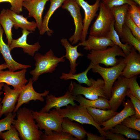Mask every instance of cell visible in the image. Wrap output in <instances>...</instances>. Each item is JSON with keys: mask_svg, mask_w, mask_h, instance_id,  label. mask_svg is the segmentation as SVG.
I'll return each instance as SVG.
<instances>
[{"mask_svg": "<svg viewBox=\"0 0 140 140\" xmlns=\"http://www.w3.org/2000/svg\"><path fill=\"white\" fill-rule=\"evenodd\" d=\"M16 116V113L11 112L8 114L5 118L0 120V133L11 128L12 122Z\"/></svg>", "mask_w": 140, "mask_h": 140, "instance_id": "cell-36", "label": "cell"}, {"mask_svg": "<svg viewBox=\"0 0 140 140\" xmlns=\"http://www.w3.org/2000/svg\"><path fill=\"white\" fill-rule=\"evenodd\" d=\"M138 5L140 6V0H132Z\"/></svg>", "mask_w": 140, "mask_h": 140, "instance_id": "cell-47", "label": "cell"}, {"mask_svg": "<svg viewBox=\"0 0 140 140\" xmlns=\"http://www.w3.org/2000/svg\"><path fill=\"white\" fill-rule=\"evenodd\" d=\"M106 135L105 138L106 139L111 140H128L123 135L118 133H113L111 132L109 130L105 131Z\"/></svg>", "mask_w": 140, "mask_h": 140, "instance_id": "cell-44", "label": "cell"}, {"mask_svg": "<svg viewBox=\"0 0 140 140\" xmlns=\"http://www.w3.org/2000/svg\"><path fill=\"white\" fill-rule=\"evenodd\" d=\"M33 81L30 78L28 83L22 87L13 112L16 113L20 107L23 104H27L31 101L39 100L41 102L44 101V97L46 96L49 93V90H45L42 93L36 92L34 89Z\"/></svg>", "mask_w": 140, "mask_h": 140, "instance_id": "cell-11", "label": "cell"}, {"mask_svg": "<svg viewBox=\"0 0 140 140\" xmlns=\"http://www.w3.org/2000/svg\"><path fill=\"white\" fill-rule=\"evenodd\" d=\"M129 6L128 4H125L114 6L110 9L114 18L115 29L120 37L123 26L125 24Z\"/></svg>", "mask_w": 140, "mask_h": 140, "instance_id": "cell-25", "label": "cell"}, {"mask_svg": "<svg viewBox=\"0 0 140 140\" xmlns=\"http://www.w3.org/2000/svg\"><path fill=\"white\" fill-rule=\"evenodd\" d=\"M3 93V92L0 91V96ZM1 100H2V99L0 98V113L2 107V105L0 103V102H1Z\"/></svg>", "mask_w": 140, "mask_h": 140, "instance_id": "cell-48", "label": "cell"}, {"mask_svg": "<svg viewBox=\"0 0 140 140\" xmlns=\"http://www.w3.org/2000/svg\"><path fill=\"white\" fill-rule=\"evenodd\" d=\"M99 8L98 15L91 27L89 34L94 36L106 37L112 23L115 21L114 18L110 10L102 1Z\"/></svg>", "mask_w": 140, "mask_h": 140, "instance_id": "cell-7", "label": "cell"}, {"mask_svg": "<svg viewBox=\"0 0 140 140\" xmlns=\"http://www.w3.org/2000/svg\"><path fill=\"white\" fill-rule=\"evenodd\" d=\"M133 47L129 54L124 58L125 66L120 75L127 78L140 74V54Z\"/></svg>", "mask_w": 140, "mask_h": 140, "instance_id": "cell-13", "label": "cell"}, {"mask_svg": "<svg viewBox=\"0 0 140 140\" xmlns=\"http://www.w3.org/2000/svg\"><path fill=\"white\" fill-rule=\"evenodd\" d=\"M65 0H49L50 2V8L43 20L41 30L39 31L40 35H43L47 33L48 35L50 36L53 33V31L48 27L49 20L54 12L62 6Z\"/></svg>", "mask_w": 140, "mask_h": 140, "instance_id": "cell-27", "label": "cell"}, {"mask_svg": "<svg viewBox=\"0 0 140 140\" xmlns=\"http://www.w3.org/2000/svg\"><path fill=\"white\" fill-rule=\"evenodd\" d=\"M4 85V83H0V90L2 89Z\"/></svg>", "mask_w": 140, "mask_h": 140, "instance_id": "cell-49", "label": "cell"}, {"mask_svg": "<svg viewBox=\"0 0 140 140\" xmlns=\"http://www.w3.org/2000/svg\"><path fill=\"white\" fill-rule=\"evenodd\" d=\"M75 96L72 95L69 91H67L63 96L59 97L52 94L48 95L46 96V104L40 111L48 113L53 108L58 110L61 107L69 104L74 106L76 104L74 101Z\"/></svg>", "mask_w": 140, "mask_h": 140, "instance_id": "cell-15", "label": "cell"}, {"mask_svg": "<svg viewBox=\"0 0 140 140\" xmlns=\"http://www.w3.org/2000/svg\"><path fill=\"white\" fill-rule=\"evenodd\" d=\"M26 72V68L16 72L1 70L0 83L12 86L15 89H20L28 82L25 77Z\"/></svg>", "mask_w": 140, "mask_h": 140, "instance_id": "cell-14", "label": "cell"}, {"mask_svg": "<svg viewBox=\"0 0 140 140\" xmlns=\"http://www.w3.org/2000/svg\"><path fill=\"white\" fill-rule=\"evenodd\" d=\"M61 7L68 11L73 19L75 30L69 40L73 45L76 44L81 40L83 28L80 6L76 0H65Z\"/></svg>", "mask_w": 140, "mask_h": 140, "instance_id": "cell-9", "label": "cell"}, {"mask_svg": "<svg viewBox=\"0 0 140 140\" xmlns=\"http://www.w3.org/2000/svg\"><path fill=\"white\" fill-rule=\"evenodd\" d=\"M19 137L18 132L13 125L6 131L0 133V139L3 140H20Z\"/></svg>", "mask_w": 140, "mask_h": 140, "instance_id": "cell-38", "label": "cell"}, {"mask_svg": "<svg viewBox=\"0 0 140 140\" xmlns=\"http://www.w3.org/2000/svg\"><path fill=\"white\" fill-rule=\"evenodd\" d=\"M114 84L109 101L111 109L116 111L125 100L129 90L128 79L120 76Z\"/></svg>", "mask_w": 140, "mask_h": 140, "instance_id": "cell-10", "label": "cell"}, {"mask_svg": "<svg viewBox=\"0 0 140 140\" xmlns=\"http://www.w3.org/2000/svg\"><path fill=\"white\" fill-rule=\"evenodd\" d=\"M76 1L79 6L83 9L85 13V17L83 20V30L80 40L81 42H82L86 40L89 27L96 15L101 1V0H96L94 4L90 5L84 0Z\"/></svg>", "mask_w": 140, "mask_h": 140, "instance_id": "cell-12", "label": "cell"}, {"mask_svg": "<svg viewBox=\"0 0 140 140\" xmlns=\"http://www.w3.org/2000/svg\"><path fill=\"white\" fill-rule=\"evenodd\" d=\"M92 64L90 62L89 65L84 71L78 74H72L70 73H68L63 72L60 79L65 80L70 79H74L76 80L80 83H84L88 86L92 85L91 81L89 79L87 76L88 71L92 69Z\"/></svg>", "mask_w": 140, "mask_h": 140, "instance_id": "cell-30", "label": "cell"}, {"mask_svg": "<svg viewBox=\"0 0 140 140\" xmlns=\"http://www.w3.org/2000/svg\"><path fill=\"white\" fill-rule=\"evenodd\" d=\"M22 87L19 89H12L8 85L4 84L3 90L4 95L1 103L2 104L0 117L3 115L6 116L9 113L13 112Z\"/></svg>", "mask_w": 140, "mask_h": 140, "instance_id": "cell-16", "label": "cell"}, {"mask_svg": "<svg viewBox=\"0 0 140 140\" xmlns=\"http://www.w3.org/2000/svg\"><path fill=\"white\" fill-rule=\"evenodd\" d=\"M74 100L86 108L92 107L103 110L111 109L109 100L103 97H99L96 99L92 100L87 99L80 95L75 96Z\"/></svg>", "mask_w": 140, "mask_h": 140, "instance_id": "cell-26", "label": "cell"}, {"mask_svg": "<svg viewBox=\"0 0 140 140\" xmlns=\"http://www.w3.org/2000/svg\"><path fill=\"white\" fill-rule=\"evenodd\" d=\"M115 21L112 23L110 30L106 37L110 39L115 45L120 47L126 56L130 53L132 46L125 43L123 44L121 41L120 37L115 29Z\"/></svg>", "mask_w": 140, "mask_h": 140, "instance_id": "cell-31", "label": "cell"}, {"mask_svg": "<svg viewBox=\"0 0 140 140\" xmlns=\"http://www.w3.org/2000/svg\"><path fill=\"white\" fill-rule=\"evenodd\" d=\"M122 104L124 108L121 111L102 124L101 125L103 126L102 129L104 131L110 130L116 125L121 124L127 117L135 114V110L131 100L127 99Z\"/></svg>", "mask_w": 140, "mask_h": 140, "instance_id": "cell-18", "label": "cell"}, {"mask_svg": "<svg viewBox=\"0 0 140 140\" xmlns=\"http://www.w3.org/2000/svg\"><path fill=\"white\" fill-rule=\"evenodd\" d=\"M87 140H105L106 139L104 137L100 136L92 133L87 132L86 133Z\"/></svg>", "mask_w": 140, "mask_h": 140, "instance_id": "cell-45", "label": "cell"}, {"mask_svg": "<svg viewBox=\"0 0 140 140\" xmlns=\"http://www.w3.org/2000/svg\"><path fill=\"white\" fill-rule=\"evenodd\" d=\"M127 14L140 28V6L134 4L129 5Z\"/></svg>", "mask_w": 140, "mask_h": 140, "instance_id": "cell-35", "label": "cell"}, {"mask_svg": "<svg viewBox=\"0 0 140 140\" xmlns=\"http://www.w3.org/2000/svg\"><path fill=\"white\" fill-rule=\"evenodd\" d=\"M34 119L40 130H44V134L49 135L53 131H62V124L63 118L55 109L48 112H38L31 110Z\"/></svg>", "mask_w": 140, "mask_h": 140, "instance_id": "cell-3", "label": "cell"}, {"mask_svg": "<svg viewBox=\"0 0 140 140\" xmlns=\"http://www.w3.org/2000/svg\"><path fill=\"white\" fill-rule=\"evenodd\" d=\"M90 79L92 85L88 87H84L80 84L71 81L69 86V91L73 95H83L86 98L90 100H96L100 96L107 98L104 93L103 80L98 79L95 80L93 78Z\"/></svg>", "mask_w": 140, "mask_h": 140, "instance_id": "cell-8", "label": "cell"}, {"mask_svg": "<svg viewBox=\"0 0 140 140\" xmlns=\"http://www.w3.org/2000/svg\"><path fill=\"white\" fill-rule=\"evenodd\" d=\"M8 68L7 66L5 63L0 65V71L3 70Z\"/></svg>", "mask_w": 140, "mask_h": 140, "instance_id": "cell-46", "label": "cell"}, {"mask_svg": "<svg viewBox=\"0 0 140 140\" xmlns=\"http://www.w3.org/2000/svg\"><path fill=\"white\" fill-rule=\"evenodd\" d=\"M42 140H78L70 134L62 131H53L50 134L46 135L43 134L41 137Z\"/></svg>", "mask_w": 140, "mask_h": 140, "instance_id": "cell-34", "label": "cell"}, {"mask_svg": "<svg viewBox=\"0 0 140 140\" xmlns=\"http://www.w3.org/2000/svg\"><path fill=\"white\" fill-rule=\"evenodd\" d=\"M24 0H0V3L9 2L10 4V9L16 13L20 14L23 11V4Z\"/></svg>", "mask_w": 140, "mask_h": 140, "instance_id": "cell-42", "label": "cell"}, {"mask_svg": "<svg viewBox=\"0 0 140 140\" xmlns=\"http://www.w3.org/2000/svg\"><path fill=\"white\" fill-rule=\"evenodd\" d=\"M80 46L84 47L86 50H101L108 47L115 45L109 38L106 37H98L89 35L88 39L79 43Z\"/></svg>", "mask_w": 140, "mask_h": 140, "instance_id": "cell-21", "label": "cell"}, {"mask_svg": "<svg viewBox=\"0 0 140 140\" xmlns=\"http://www.w3.org/2000/svg\"><path fill=\"white\" fill-rule=\"evenodd\" d=\"M120 38L122 41L132 46L140 53V40L134 36L125 24L122 27Z\"/></svg>", "mask_w": 140, "mask_h": 140, "instance_id": "cell-33", "label": "cell"}, {"mask_svg": "<svg viewBox=\"0 0 140 140\" xmlns=\"http://www.w3.org/2000/svg\"><path fill=\"white\" fill-rule=\"evenodd\" d=\"M6 12L14 23L13 26L16 29L19 28L22 30H26L29 31H34L37 27L36 22H30L27 18L23 15L17 13L10 9H6Z\"/></svg>", "mask_w": 140, "mask_h": 140, "instance_id": "cell-23", "label": "cell"}, {"mask_svg": "<svg viewBox=\"0 0 140 140\" xmlns=\"http://www.w3.org/2000/svg\"><path fill=\"white\" fill-rule=\"evenodd\" d=\"M109 131L112 133L120 134L128 138L140 139V134L137 130L128 127L121 124L116 125Z\"/></svg>", "mask_w": 140, "mask_h": 140, "instance_id": "cell-32", "label": "cell"}, {"mask_svg": "<svg viewBox=\"0 0 140 140\" xmlns=\"http://www.w3.org/2000/svg\"><path fill=\"white\" fill-rule=\"evenodd\" d=\"M62 127L63 132L70 134L78 140H82L85 138L87 131L83 126L67 117L63 118Z\"/></svg>", "mask_w": 140, "mask_h": 140, "instance_id": "cell-24", "label": "cell"}, {"mask_svg": "<svg viewBox=\"0 0 140 140\" xmlns=\"http://www.w3.org/2000/svg\"><path fill=\"white\" fill-rule=\"evenodd\" d=\"M87 109L94 121L100 126L118 113L111 109L103 110L92 107H88Z\"/></svg>", "mask_w": 140, "mask_h": 140, "instance_id": "cell-28", "label": "cell"}, {"mask_svg": "<svg viewBox=\"0 0 140 140\" xmlns=\"http://www.w3.org/2000/svg\"><path fill=\"white\" fill-rule=\"evenodd\" d=\"M60 42L62 45L65 47L66 50L65 58L69 60L70 63L69 73L75 74L76 72V67L79 64L76 63V60L79 57L83 55L77 51L78 47L80 45L79 43L76 45L73 46L69 43L67 39L65 38L61 39Z\"/></svg>", "mask_w": 140, "mask_h": 140, "instance_id": "cell-22", "label": "cell"}, {"mask_svg": "<svg viewBox=\"0 0 140 140\" xmlns=\"http://www.w3.org/2000/svg\"><path fill=\"white\" fill-rule=\"evenodd\" d=\"M125 66L124 58H120L117 64L110 67H103L99 64H92V72L99 74L103 79L104 82V93L107 99H110L114 84L120 76Z\"/></svg>", "mask_w": 140, "mask_h": 140, "instance_id": "cell-4", "label": "cell"}, {"mask_svg": "<svg viewBox=\"0 0 140 140\" xmlns=\"http://www.w3.org/2000/svg\"><path fill=\"white\" fill-rule=\"evenodd\" d=\"M127 96L129 97L133 105L135 111V116L137 118H140V100L133 96L129 92Z\"/></svg>", "mask_w": 140, "mask_h": 140, "instance_id": "cell-43", "label": "cell"}, {"mask_svg": "<svg viewBox=\"0 0 140 140\" xmlns=\"http://www.w3.org/2000/svg\"><path fill=\"white\" fill-rule=\"evenodd\" d=\"M57 110L63 118L67 117L72 121H75L82 124L92 125L98 130L100 136L105 137V132L94 121L85 107L80 104L74 106L69 104L66 106L65 108H60Z\"/></svg>", "mask_w": 140, "mask_h": 140, "instance_id": "cell-5", "label": "cell"}, {"mask_svg": "<svg viewBox=\"0 0 140 140\" xmlns=\"http://www.w3.org/2000/svg\"><path fill=\"white\" fill-rule=\"evenodd\" d=\"M14 24V23L7 14L6 9H3L0 13V25L4 32L9 46L13 39L12 31Z\"/></svg>", "mask_w": 140, "mask_h": 140, "instance_id": "cell-29", "label": "cell"}, {"mask_svg": "<svg viewBox=\"0 0 140 140\" xmlns=\"http://www.w3.org/2000/svg\"><path fill=\"white\" fill-rule=\"evenodd\" d=\"M102 2L110 9L114 6H120L126 4L129 5H137L132 0H102Z\"/></svg>", "mask_w": 140, "mask_h": 140, "instance_id": "cell-41", "label": "cell"}, {"mask_svg": "<svg viewBox=\"0 0 140 140\" xmlns=\"http://www.w3.org/2000/svg\"><path fill=\"white\" fill-rule=\"evenodd\" d=\"M125 24L130 31L132 34L140 40V28L131 19L127 13Z\"/></svg>", "mask_w": 140, "mask_h": 140, "instance_id": "cell-39", "label": "cell"}, {"mask_svg": "<svg viewBox=\"0 0 140 140\" xmlns=\"http://www.w3.org/2000/svg\"><path fill=\"white\" fill-rule=\"evenodd\" d=\"M4 30L0 25V52L4 58L9 71H15L17 70L31 67L29 65L19 63L15 61L11 54L9 46L4 42L3 38Z\"/></svg>", "mask_w": 140, "mask_h": 140, "instance_id": "cell-19", "label": "cell"}, {"mask_svg": "<svg viewBox=\"0 0 140 140\" xmlns=\"http://www.w3.org/2000/svg\"><path fill=\"white\" fill-rule=\"evenodd\" d=\"M117 56L124 58L126 57L120 47L114 45L103 50H91L87 57L93 64H102L107 66L112 67L119 61V59L116 58Z\"/></svg>", "mask_w": 140, "mask_h": 140, "instance_id": "cell-6", "label": "cell"}, {"mask_svg": "<svg viewBox=\"0 0 140 140\" xmlns=\"http://www.w3.org/2000/svg\"><path fill=\"white\" fill-rule=\"evenodd\" d=\"M121 124L129 128L140 131V118H137L134 115L127 117Z\"/></svg>", "mask_w": 140, "mask_h": 140, "instance_id": "cell-40", "label": "cell"}, {"mask_svg": "<svg viewBox=\"0 0 140 140\" xmlns=\"http://www.w3.org/2000/svg\"><path fill=\"white\" fill-rule=\"evenodd\" d=\"M65 55L60 57H56L51 49L44 55L36 53L34 55L35 68L30 72L32 76L33 81H37L39 77L43 74L52 73L59 63L65 61Z\"/></svg>", "mask_w": 140, "mask_h": 140, "instance_id": "cell-2", "label": "cell"}, {"mask_svg": "<svg viewBox=\"0 0 140 140\" xmlns=\"http://www.w3.org/2000/svg\"><path fill=\"white\" fill-rule=\"evenodd\" d=\"M31 0H24V1H29Z\"/></svg>", "mask_w": 140, "mask_h": 140, "instance_id": "cell-50", "label": "cell"}, {"mask_svg": "<svg viewBox=\"0 0 140 140\" xmlns=\"http://www.w3.org/2000/svg\"><path fill=\"white\" fill-rule=\"evenodd\" d=\"M21 36L16 39L12 40L9 46L11 51L15 48H21L23 52L33 57L35 52L38 51L41 48V46L38 42L33 45H30L27 43V36L31 33L29 31L26 30H22Z\"/></svg>", "mask_w": 140, "mask_h": 140, "instance_id": "cell-20", "label": "cell"}, {"mask_svg": "<svg viewBox=\"0 0 140 140\" xmlns=\"http://www.w3.org/2000/svg\"><path fill=\"white\" fill-rule=\"evenodd\" d=\"M49 0H31L24 1L23 6L29 12L28 17H33L35 19L39 31L42 24V16L46 3Z\"/></svg>", "mask_w": 140, "mask_h": 140, "instance_id": "cell-17", "label": "cell"}, {"mask_svg": "<svg viewBox=\"0 0 140 140\" xmlns=\"http://www.w3.org/2000/svg\"><path fill=\"white\" fill-rule=\"evenodd\" d=\"M17 119L12 124L19 134L20 139L23 140H41L43 132L39 130L34 119L31 110L25 107L19 108L17 111Z\"/></svg>", "mask_w": 140, "mask_h": 140, "instance_id": "cell-1", "label": "cell"}, {"mask_svg": "<svg viewBox=\"0 0 140 140\" xmlns=\"http://www.w3.org/2000/svg\"><path fill=\"white\" fill-rule=\"evenodd\" d=\"M137 76H136L128 79L129 92L140 100V87L137 82Z\"/></svg>", "mask_w": 140, "mask_h": 140, "instance_id": "cell-37", "label": "cell"}]
</instances>
